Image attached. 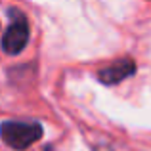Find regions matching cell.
Segmentation results:
<instances>
[{"mask_svg":"<svg viewBox=\"0 0 151 151\" xmlns=\"http://www.w3.org/2000/svg\"><path fill=\"white\" fill-rule=\"evenodd\" d=\"M134 73H136V61L130 58H122V59L113 61L111 65L100 69L98 71V78L103 84L113 86V84H119L121 81H124V78L132 77Z\"/></svg>","mask_w":151,"mask_h":151,"instance_id":"obj_3","label":"cell"},{"mask_svg":"<svg viewBox=\"0 0 151 151\" xmlns=\"http://www.w3.org/2000/svg\"><path fill=\"white\" fill-rule=\"evenodd\" d=\"M44 134L42 126L33 121H4L0 124V138L8 147L23 151L38 142Z\"/></svg>","mask_w":151,"mask_h":151,"instance_id":"obj_1","label":"cell"},{"mask_svg":"<svg viewBox=\"0 0 151 151\" xmlns=\"http://www.w3.org/2000/svg\"><path fill=\"white\" fill-rule=\"evenodd\" d=\"M10 25L2 37V50L10 55H17L29 42V21L19 10H10Z\"/></svg>","mask_w":151,"mask_h":151,"instance_id":"obj_2","label":"cell"}]
</instances>
